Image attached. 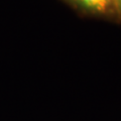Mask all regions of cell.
Listing matches in <instances>:
<instances>
[{"instance_id":"cell-1","label":"cell","mask_w":121,"mask_h":121,"mask_svg":"<svg viewBox=\"0 0 121 121\" xmlns=\"http://www.w3.org/2000/svg\"><path fill=\"white\" fill-rule=\"evenodd\" d=\"M82 4L95 12H106L113 6V0H80Z\"/></svg>"},{"instance_id":"cell-2","label":"cell","mask_w":121,"mask_h":121,"mask_svg":"<svg viewBox=\"0 0 121 121\" xmlns=\"http://www.w3.org/2000/svg\"><path fill=\"white\" fill-rule=\"evenodd\" d=\"M113 6L116 9L117 13L121 16V0H113Z\"/></svg>"}]
</instances>
